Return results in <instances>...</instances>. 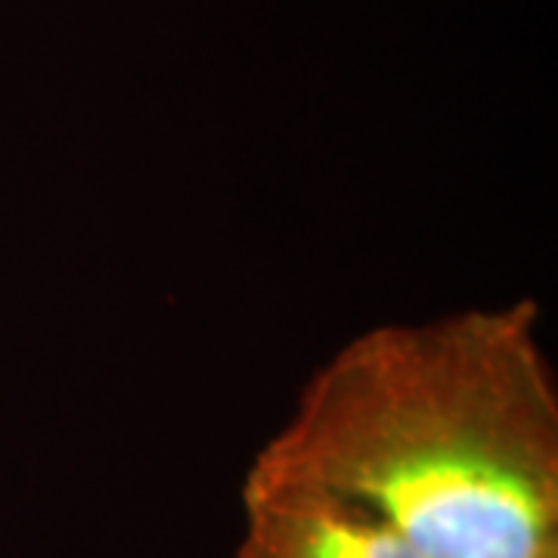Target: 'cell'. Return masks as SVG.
<instances>
[{"mask_svg": "<svg viewBox=\"0 0 558 558\" xmlns=\"http://www.w3.org/2000/svg\"><path fill=\"white\" fill-rule=\"evenodd\" d=\"M537 304L341 344L248 475L317 490L425 558H558V391Z\"/></svg>", "mask_w": 558, "mask_h": 558, "instance_id": "6da1fadb", "label": "cell"}, {"mask_svg": "<svg viewBox=\"0 0 558 558\" xmlns=\"http://www.w3.org/2000/svg\"><path fill=\"white\" fill-rule=\"evenodd\" d=\"M236 558H425L388 524L348 502L245 475Z\"/></svg>", "mask_w": 558, "mask_h": 558, "instance_id": "7a4b0ae2", "label": "cell"}]
</instances>
